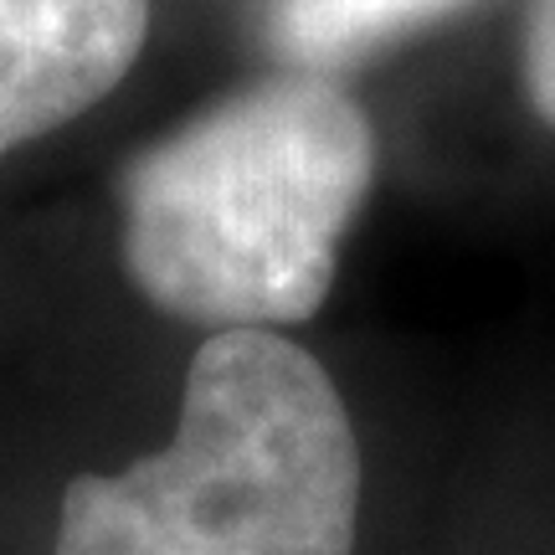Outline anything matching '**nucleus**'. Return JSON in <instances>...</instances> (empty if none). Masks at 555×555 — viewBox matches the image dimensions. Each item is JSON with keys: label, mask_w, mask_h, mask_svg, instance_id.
Instances as JSON below:
<instances>
[{"label": "nucleus", "mask_w": 555, "mask_h": 555, "mask_svg": "<svg viewBox=\"0 0 555 555\" xmlns=\"http://www.w3.org/2000/svg\"><path fill=\"white\" fill-rule=\"evenodd\" d=\"M376 180V129L324 73L237 88L119 180V258L144 304L196 330H288L324 309Z\"/></svg>", "instance_id": "nucleus-1"}, {"label": "nucleus", "mask_w": 555, "mask_h": 555, "mask_svg": "<svg viewBox=\"0 0 555 555\" xmlns=\"http://www.w3.org/2000/svg\"><path fill=\"white\" fill-rule=\"evenodd\" d=\"M360 494L330 371L278 330H217L191 356L170 442L67 483L52 555H356Z\"/></svg>", "instance_id": "nucleus-2"}, {"label": "nucleus", "mask_w": 555, "mask_h": 555, "mask_svg": "<svg viewBox=\"0 0 555 555\" xmlns=\"http://www.w3.org/2000/svg\"><path fill=\"white\" fill-rule=\"evenodd\" d=\"M144 37L150 0H0V159L108 99Z\"/></svg>", "instance_id": "nucleus-3"}, {"label": "nucleus", "mask_w": 555, "mask_h": 555, "mask_svg": "<svg viewBox=\"0 0 555 555\" xmlns=\"http://www.w3.org/2000/svg\"><path fill=\"white\" fill-rule=\"evenodd\" d=\"M463 0H268L262 37L294 73H335L365 52L448 16Z\"/></svg>", "instance_id": "nucleus-4"}, {"label": "nucleus", "mask_w": 555, "mask_h": 555, "mask_svg": "<svg viewBox=\"0 0 555 555\" xmlns=\"http://www.w3.org/2000/svg\"><path fill=\"white\" fill-rule=\"evenodd\" d=\"M519 82L540 124L555 129V0H525L519 26Z\"/></svg>", "instance_id": "nucleus-5"}]
</instances>
